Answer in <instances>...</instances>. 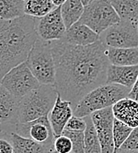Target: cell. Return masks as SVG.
Here are the masks:
<instances>
[{
  "label": "cell",
  "mask_w": 138,
  "mask_h": 153,
  "mask_svg": "<svg viewBox=\"0 0 138 153\" xmlns=\"http://www.w3.org/2000/svg\"><path fill=\"white\" fill-rule=\"evenodd\" d=\"M99 138L101 152L114 153V143L113 137V127L114 116L113 108L108 107L96 111L90 115Z\"/></svg>",
  "instance_id": "obj_9"
},
{
  "label": "cell",
  "mask_w": 138,
  "mask_h": 153,
  "mask_svg": "<svg viewBox=\"0 0 138 153\" xmlns=\"http://www.w3.org/2000/svg\"><path fill=\"white\" fill-rule=\"evenodd\" d=\"M14 132L44 146L53 147L55 136L47 115L29 123H18Z\"/></svg>",
  "instance_id": "obj_10"
},
{
  "label": "cell",
  "mask_w": 138,
  "mask_h": 153,
  "mask_svg": "<svg viewBox=\"0 0 138 153\" xmlns=\"http://www.w3.org/2000/svg\"><path fill=\"white\" fill-rule=\"evenodd\" d=\"M114 153H138V151H132V150H124V149H119L117 152Z\"/></svg>",
  "instance_id": "obj_31"
},
{
  "label": "cell",
  "mask_w": 138,
  "mask_h": 153,
  "mask_svg": "<svg viewBox=\"0 0 138 153\" xmlns=\"http://www.w3.org/2000/svg\"><path fill=\"white\" fill-rule=\"evenodd\" d=\"M109 1H110V0H109Z\"/></svg>",
  "instance_id": "obj_36"
},
{
  "label": "cell",
  "mask_w": 138,
  "mask_h": 153,
  "mask_svg": "<svg viewBox=\"0 0 138 153\" xmlns=\"http://www.w3.org/2000/svg\"><path fill=\"white\" fill-rule=\"evenodd\" d=\"M0 133H1V129H0Z\"/></svg>",
  "instance_id": "obj_35"
},
{
  "label": "cell",
  "mask_w": 138,
  "mask_h": 153,
  "mask_svg": "<svg viewBox=\"0 0 138 153\" xmlns=\"http://www.w3.org/2000/svg\"><path fill=\"white\" fill-rule=\"evenodd\" d=\"M120 149L138 151V127L133 128L131 134Z\"/></svg>",
  "instance_id": "obj_27"
},
{
  "label": "cell",
  "mask_w": 138,
  "mask_h": 153,
  "mask_svg": "<svg viewBox=\"0 0 138 153\" xmlns=\"http://www.w3.org/2000/svg\"><path fill=\"white\" fill-rule=\"evenodd\" d=\"M133 128L128 126L127 124L122 123L114 118V127H113V137H114V152H117L126 140L131 134Z\"/></svg>",
  "instance_id": "obj_24"
},
{
  "label": "cell",
  "mask_w": 138,
  "mask_h": 153,
  "mask_svg": "<svg viewBox=\"0 0 138 153\" xmlns=\"http://www.w3.org/2000/svg\"><path fill=\"white\" fill-rule=\"evenodd\" d=\"M26 0H0V19H14L25 15Z\"/></svg>",
  "instance_id": "obj_22"
},
{
  "label": "cell",
  "mask_w": 138,
  "mask_h": 153,
  "mask_svg": "<svg viewBox=\"0 0 138 153\" xmlns=\"http://www.w3.org/2000/svg\"><path fill=\"white\" fill-rule=\"evenodd\" d=\"M128 98L138 102V77L137 81H136V83H135V85H133V87L131 88L130 92L128 93Z\"/></svg>",
  "instance_id": "obj_30"
},
{
  "label": "cell",
  "mask_w": 138,
  "mask_h": 153,
  "mask_svg": "<svg viewBox=\"0 0 138 153\" xmlns=\"http://www.w3.org/2000/svg\"><path fill=\"white\" fill-rule=\"evenodd\" d=\"M36 20L27 15L9 20L0 19V82L13 68L27 61L38 39Z\"/></svg>",
  "instance_id": "obj_2"
},
{
  "label": "cell",
  "mask_w": 138,
  "mask_h": 153,
  "mask_svg": "<svg viewBox=\"0 0 138 153\" xmlns=\"http://www.w3.org/2000/svg\"><path fill=\"white\" fill-rule=\"evenodd\" d=\"M26 62L41 85L55 86L56 66L49 42H45L38 37Z\"/></svg>",
  "instance_id": "obj_5"
},
{
  "label": "cell",
  "mask_w": 138,
  "mask_h": 153,
  "mask_svg": "<svg viewBox=\"0 0 138 153\" xmlns=\"http://www.w3.org/2000/svg\"><path fill=\"white\" fill-rule=\"evenodd\" d=\"M53 1V3L55 4V5L56 6V7H58V6H61L62 4H63L67 0H52Z\"/></svg>",
  "instance_id": "obj_32"
},
{
  "label": "cell",
  "mask_w": 138,
  "mask_h": 153,
  "mask_svg": "<svg viewBox=\"0 0 138 153\" xmlns=\"http://www.w3.org/2000/svg\"><path fill=\"white\" fill-rule=\"evenodd\" d=\"M62 135L67 137L71 141L72 153H85V131L64 129Z\"/></svg>",
  "instance_id": "obj_25"
},
{
  "label": "cell",
  "mask_w": 138,
  "mask_h": 153,
  "mask_svg": "<svg viewBox=\"0 0 138 153\" xmlns=\"http://www.w3.org/2000/svg\"><path fill=\"white\" fill-rule=\"evenodd\" d=\"M84 119L86 123V128L85 130V153H102L91 116H86Z\"/></svg>",
  "instance_id": "obj_23"
},
{
  "label": "cell",
  "mask_w": 138,
  "mask_h": 153,
  "mask_svg": "<svg viewBox=\"0 0 138 153\" xmlns=\"http://www.w3.org/2000/svg\"><path fill=\"white\" fill-rule=\"evenodd\" d=\"M56 66L57 93L72 107L87 93L107 84L110 62L100 40L89 46H75L64 41L49 42Z\"/></svg>",
  "instance_id": "obj_1"
},
{
  "label": "cell",
  "mask_w": 138,
  "mask_h": 153,
  "mask_svg": "<svg viewBox=\"0 0 138 153\" xmlns=\"http://www.w3.org/2000/svg\"><path fill=\"white\" fill-rule=\"evenodd\" d=\"M137 25L132 21L120 20L99 34V40L108 48H138Z\"/></svg>",
  "instance_id": "obj_8"
},
{
  "label": "cell",
  "mask_w": 138,
  "mask_h": 153,
  "mask_svg": "<svg viewBox=\"0 0 138 153\" xmlns=\"http://www.w3.org/2000/svg\"><path fill=\"white\" fill-rule=\"evenodd\" d=\"M120 20V17L109 0H93L91 4L85 6L84 13L79 22L99 35Z\"/></svg>",
  "instance_id": "obj_6"
},
{
  "label": "cell",
  "mask_w": 138,
  "mask_h": 153,
  "mask_svg": "<svg viewBox=\"0 0 138 153\" xmlns=\"http://www.w3.org/2000/svg\"><path fill=\"white\" fill-rule=\"evenodd\" d=\"M19 100L0 84V129L1 133L14 132L19 123Z\"/></svg>",
  "instance_id": "obj_12"
},
{
  "label": "cell",
  "mask_w": 138,
  "mask_h": 153,
  "mask_svg": "<svg viewBox=\"0 0 138 153\" xmlns=\"http://www.w3.org/2000/svg\"><path fill=\"white\" fill-rule=\"evenodd\" d=\"M0 153H14L13 147L4 133H0Z\"/></svg>",
  "instance_id": "obj_29"
},
{
  "label": "cell",
  "mask_w": 138,
  "mask_h": 153,
  "mask_svg": "<svg viewBox=\"0 0 138 153\" xmlns=\"http://www.w3.org/2000/svg\"><path fill=\"white\" fill-rule=\"evenodd\" d=\"M137 33H138V25H137Z\"/></svg>",
  "instance_id": "obj_34"
},
{
  "label": "cell",
  "mask_w": 138,
  "mask_h": 153,
  "mask_svg": "<svg viewBox=\"0 0 138 153\" xmlns=\"http://www.w3.org/2000/svg\"><path fill=\"white\" fill-rule=\"evenodd\" d=\"M114 116L116 120L127 124L132 128L138 127V102L125 98L113 107Z\"/></svg>",
  "instance_id": "obj_16"
},
{
  "label": "cell",
  "mask_w": 138,
  "mask_h": 153,
  "mask_svg": "<svg viewBox=\"0 0 138 153\" xmlns=\"http://www.w3.org/2000/svg\"><path fill=\"white\" fill-rule=\"evenodd\" d=\"M53 153H72V143L63 135L54 139Z\"/></svg>",
  "instance_id": "obj_26"
},
{
  "label": "cell",
  "mask_w": 138,
  "mask_h": 153,
  "mask_svg": "<svg viewBox=\"0 0 138 153\" xmlns=\"http://www.w3.org/2000/svg\"><path fill=\"white\" fill-rule=\"evenodd\" d=\"M85 128H86V123L84 118L72 116L68 122L64 129H69L72 131H85Z\"/></svg>",
  "instance_id": "obj_28"
},
{
  "label": "cell",
  "mask_w": 138,
  "mask_h": 153,
  "mask_svg": "<svg viewBox=\"0 0 138 153\" xmlns=\"http://www.w3.org/2000/svg\"><path fill=\"white\" fill-rule=\"evenodd\" d=\"M93 0H81V2H82V4H84V6H86V5H88L89 4H91Z\"/></svg>",
  "instance_id": "obj_33"
},
{
  "label": "cell",
  "mask_w": 138,
  "mask_h": 153,
  "mask_svg": "<svg viewBox=\"0 0 138 153\" xmlns=\"http://www.w3.org/2000/svg\"><path fill=\"white\" fill-rule=\"evenodd\" d=\"M56 8V6L52 0H26L24 13L25 15L41 19Z\"/></svg>",
  "instance_id": "obj_21"
},
{
  "label": "cell",
  "mask_w": 138,
  "mask_h": 153,
  "mask_svg": "<svg viewBox=\"0 0 138 153\" xmlns=\"http://www.w3.org/2000/svg\"><path fill=\"white\" fill-rule=\"evenodd\" d=\"M0 84L19 100L41 85L31 72L26 62L13 68L3 77Z\"/></svg>",
  "instance_id": "obj_7"
},
{
  "label": "cell",
  "mask_w": 138,
  "mask_h": 153,
  "mask_svg": "<svg viewBox=\"0 0 138 153\" xmlns=\"http://www.w3.org/2000/svg\"><path fill=\"white\" fill-rule=\"evenodd\" d=\"M138 77V65L115 66L110 64L107 74V84H117L131 89Z\"/></svg>",
  "instance_id": "obj_15"
},
{
  "label": "cell",
  "mask_w": 138,
  "mask_h": 153,
  "mask_svg": "<svg viewBox=\"0 0 138 153\" xmlns=\"http://www.w3.org/2000/svg\"><path fill=\"white\" fill-rule=\"evenodd\" d=\"M58 93L54 85H41L19 100V123H26L48 115Z\"/></svg>",
  "instance_id": "obj_4"
},
{
  "label": "cell",
  "mask_w": 138,
  "mask_h": 153,
  "mask_svg": "<svg viewBox=\"0 0 138 153\" xmlns=\"http://www.w3.org/2000/svg\"><path fill=\"white\" fill-rule=\"evenodd\" d=\"M121 20L138 23V0H110Z\"/></svg>",
  "instance_id": "obj_20"
},
{
  "label": "cell",
  "mask_w": 138,
  "mask_h": 153,
  "mask_svg": "<svg viewBox=\"0 0 138 153\" xmlns=\"http://www.w3.org/2000/svg\"><path fill=\"white\" fill-rule=\"evenodd\" d=\"M99 40V35L98 33L79 21L67 29L62 38L65 42L75 46H89Z\"/></svg>",
  "instance_id": "obj_14"
},
{
  "label": "cell",
  "mask_w": 138,
  "mask_h": 153,
  "mask_svg": "<svg viewBox=\"0 0 138 153\" xmlns=\"http://www.w3.org/2000/svg\"><path fill=\"white\" fill-rule=\"evenodd\" d=\"M131 89L117 84H105L83 97L73 108V116L85 118L92 113L112 107L121 100L128 98Z\"/></svg>",
  "instance_id": "obj_3"
},
{
  "label": "cell",
  "mask_w": 138,
  "mask_h": 153,
  "mask_svg": "<svg viewBox=\"0 0 138 153\" xmlns=\"http://www.w3.org/2000/svg\"><path fill=\"white\" fill-rule=\"evenodd\" d=\"M35 28L38 37L45 42L62 40L67 29L62 17L61 6L56 7L46 16L37 19Z\"/></svg>",
  "instance_id": "obj_11"
},
{
  "label": "cell",
  "mask_w": 138,
  "mask_h": 153,
  "mask_svg": "<svg viewBox=\"0 0 138 153\" xmlns=\"http://www.w3.org/2000/svg\"><path fill=\"white\" fill-rule=\"evenodd\" d=\"M107 56L110 64L115 66H136L138 65V48H108Z\"/></svg>",
  "instance_id": "obj_18"
},
{
  "label": "cell",
  "mask_w": 138,
  "mask_h": 153,
  "mask_svg": "<svg viewBox=\"0 0 138 153\" xmlns=\"http://www.w3.org/2000/svg\"><path fill=\"white\" fill-rule=\"evenodd\" d=\"M10 140L14 153H53V147H47L32 139L18 135L15 132L4 133Z\"/></svg>",
  "instance_id": "obj_17"
},
{
  "label": "cell",
  "mask_w": 138,
  "mask_h": 153,
  "mask_svg": "<svg viewBox=\"0 0 138 153\" xmlns=\"http://www.w3.org/2000/svg\"><path fill=\"white\" fill-rule=\"evenodd\" d=\"M47 116L55 137H59L62 134L70 119L73 116V107L70 102L63 100L58 94L55 105Z\"/></svg>",
  "instance_id": "obj_13"
},
{
  "label": "cell",
  "mask_w": 138,
  "mask_h": 153,
  "mask_svg": "<svg viewBox=\"0 0 138 153\" xmlns=\"http://www.w3.org/2000/svg\"><path fill=\"white\" fill-rule=\"evenodd\" d=\"M85 6L81 0H67L61 5V14L66 27L69 29L75 23L79 21L84 13Z\"/></svg>",
  "instance_id": "obj_19"
}]
</instances>
